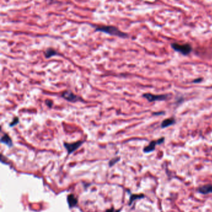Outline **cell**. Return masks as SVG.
Returning <instances> with one entry per match:
<instances>
[{"label": "cell", "instance_id": "obj_15", "mask_svg": "<svg viewBox=\"0 0 212 212\" xmlns=\"http://www.w3.org/2000/svg\"><path fill=\"white\" fill-rule=\"evenodd\" d=\"M45 104L47 106V107L49 108H52V107H53V101L51 100H46L45 101Z\"/></svg>", "mask_w": 212, "mask_h": 212}, {"label": "cell", "instance_id": "obj_7", "mask_svg": "<svg viewBox=\"0 0 212 212\" xmlns=\"http://www.w3.org/2000/svg\"><path fill=\"white\" fill-rule=\"evenodd\" d=\"M197 192L202 195H208L212 194V184L208 183L203 185L197 189Z\"/></svg>", "mask_w": 212, "mask_h": 212}, {"label": "cell", "instance_id": "obj_14", "mask_svg": "<svg viewBox=\"0 0 212 212\" xmlns=\"http://www.w3.org/2000/svg\"><path fill=\"white\" fill-rule=\"evenodd\" d=\"M120 158H119V157L113 158V159H112V160L110 161V163H109V166H110V167L113 166L114 164H115L117 162H118V161H120Z\"/></svg>", "mask_w": 212, "mask_h": 212}, {"label": "cell", "instance_id": "obj_8", "mask_svg": "<svg viewBox=\"0 0 212 212\" xmlns=\"http://www.w3.org/2000/svg\"><path fill=\"white\" fill-rule=\"evenodd\" d=\"M59 52L52 48H48L44 51V56L46 59H49L54 56L59 55Z\"/></svg>", "mask_w": 212, "mask_h": 212}, {"label": "cell", "instance_id": "obj_9", "mask_svg": "<svg viewBox=\"0 0 212 212\" xmlns=\"http://www.w3.org/2000/svg\"><path fill=\"white\" fill-rule=\"evenodd\" d=\"M67 202L70 208H73L78 203V200L77 198L73 195L70 194L67 196Z\"/></svg>", "mask_w": 212, "mask_h": 212}, {"label": "cell", "instance_id": "obj_6", "mask_svg": "<svg viewBox=\"0 0 212 212\" xmlns=\"http://www.w3.org/2000/svg\"><path fill=\"white\" fill-rule=\"evenodd\" d=\"M143 96L145 98H146L149 102L155 101H164L166 100L168 95H154L153 94L151 93H144L143 94Z\"/></svg>", "mask_w": 212, "mask_h": 212}, {"label": "cell", "instance_id": "obj_1", "mask_svg": "<svg viewBox=\"0 0 212 212\" xmlns=\"http://www.w3.org/2000/svg\"><path fill=\"white\" fill-rule=\"evenodd\" d=\"M95 28V32H101L110 36H117L120 38H128L129 35L127 33L121 31L114 26H92Z\"/></svg>", "mask_w": 212, "mask_h": 212}, {"label": "cell", "instance_id": "obj_5", "mask_svg": "<svg viewBox=\"0 0 212 212\" xmlns=\"http://www.w3.org/2000/svg\"><path fill=\"white\" fill-rule=\"evenodd\" d=\"M84 143V141H77L73 143H64V146L65 148L67 149L68 154H70L73 153L74 151H75L77 149L80 147Z\"/></svg>", "mask_w": 212, "mask_h": 212}, {"label": "cell", "instance_id": "obj_11", "mask_svg": "<svg viewBox=\"0 0 212 212\" xmlns=\"http://www.w3.org/2000/svg\"><path fill=\"white\" fill-rule=\"evenodd\" d=\"M175 123V120L173 118H167L164 120L162 123H161V128H167L171 125H173Z\"/></svg>", "mask_w": 212, "mask_h": 212}, {"label": "cell", "instance_id": "obj_10", "mask_svg": "<svg viewBox=\"0 0 212 212\" xmlns=\"http://www.w3.org/2000/svg\"><path fill=\"white\" fill-rule=\"evenodd\" d=\"M1 142H2V143H3V144H5L6 145H7L9 147H12L13 146V143L12 139H11V138L7 134H5L2 137Z\"/></svg>", "mask_w": 212, "mask_h": 212}, {"label": "cell", "instance_id": "obj_3", "mask_svg": "<svg viewBox=\"0 0 212 212\" xmlns=\"http://www.w3.org/2000/svg\"><path fill=\"white\" fill-rule=\"evenodd\" d=\"M62 98H63L64 100H65L67 101L71 102V103H76L78 101H82L84 102L82 98L79 96L74 94L71 90H68L65 92H64L61 95Z\"/></svg>", "mask_w": 212, "mask_h": 212}, {"label": "cell", "instance_id": "obj_18", "mask_svg": "<svg viewBox=\"0 0 212 212\" xmlns=\"http://www.w3.org/2000/svg\"><path fill=\"white\" fill-rule=\"evenodd\" d=\"M164 112H159V113H154V115H159V114H164Z\"/></svg>", "mask_w": 212, "mask_h": 212}, {"label": "cell", "instance_id": "obj_4", "mask_svg": "<svg viewBox=\"0 0 212 212\" xmlns=\"http://www.w3.org/2000/svg\"><path fill=\"white\" fill-rule=\"evenodd\" d=\"M165 141V138L164 137L161 138L155 141H152L150 142L148 146H146L143 149V152L144 153H150L151 152H153L155 149V146L156 145H160L163 143H164Z\"/></svg>", "mask_w": 212, "mask_h": 212}, {"label": "cell", "instance_id": "obj_17", "mask_svg": "<svg viewBox=\"0 0 212 212\" xmlns=\"http://www.w3.org/2000/svg\"><path fill=\"white\" fill-rule=\"evenodd\" d=\"M202 80V78H197V79H195V80H194V83H198V82H200Z\"/></svg>", "mask_w": 212, "mask_h": 212}, {"label": "cell", "instance_id": "obj_13", "mask_svg": "<svg viewBox=\"0 0 212 212\" xmlns=\"http://www.w3.org/2000/svg\"><path fill=\"white\" fill-rule=\"evenodd\" d=\"M19 123V118H18V117H17V116H16V117H14V118H13V120L12 122L10 123L9 126H10V127H13V126H14L17 125V124H18Z\"/></svg>", "mask_w": 212, "mask_h": 212}, {"label": "cell", "instance_id": "obj_2", "mask_svg": "<svg viewBox=\"0 0 212 212\" xmlns=\"http://www.w3.org/2000/svg\"><path fill=\"white\" fill-rule=\"evenodd\" d=\"M172 47L175 50L177 51L184 56L189 54L192 52V47L188 44H179L177 43L172 44Z\"/></svg>", "mask_w": 212, "mask_h": 212}, {"label": "cell", "instance_id": "obj_12", "mask_svg": "<svg viewBox=\"0 0 212 212\" xmlns=\"http://www.w3.org/2000/svg\"><path fill=\"white\" fill-rule=\"evenodd\" d=\"M145 197V195L144 194H132L130 196L129 198V205H131L132 203H133L135 200H139L144 198Z\"/></svg>", "mask_w": 212, "mask_h": 212}, {"label": "cell", "instance_id": "obj_16", "mask_svg": "<svg viewBox=\"0 0 212 212\" xmlns=\"http://www.w3.org/2000/svg\"><path fill=\"white\" fill-rule=\"evenodd\" d=\"M106 212H120V210H114L113 208H111V209L107 210V211H106Z\"/></svg>", "mask_w": 212, "mask_h": 212}]
</instances>
